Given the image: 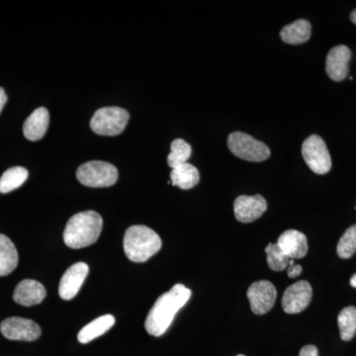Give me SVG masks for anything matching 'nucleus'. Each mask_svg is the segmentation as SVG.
Listing matches in <instances>:
<instances>
[{
	"instance_id": "obj_18",
	"label": "nucleus",
	"mask_w": 356,
	"mask_h": 356,
	"mask_svg": "<svg viewBox=\"0 0 356 356\" xmlns=\"http://www.w3.org/2000/svg\"><path fill=\"white\" fill-rule=\"evenodd\" d=\"M170 181L175 186L187 191L193 188L200 181V175L197 168L191 163H185L172 168L170 173Z\"/></svg>"
},
{
	"instance_id": "obj_11",
	"label": "nucleus",
	"mask_w": 356,
	"mask_h": 356,
	"mask_svg": "<svg viewBox=\"0 0 356 356\" xmlns=\"http://www.w3.org/2000/svg\"><path fill=\"white\" fill-rule=\"evenodd\" d=\"M266 209V200L259 194L254 196H238L234 203L236 219L245 224L261 218Z\"/></svg>"
},
{
	"instance_id": "obj_32",
	"label": "nucleus",
	"mask_w": 356,
	"mask_h": 356,
	"mask_svg": "<svg viewBox=\"0 0 356 356\" xmlns=\"http://www.w3.org/2000/svg\"><path fill=\"white\" fill-rule=\"evenodd\" d=\"M355 209H356V206H355Z\"/></svg>"
},
{
	"instance_id": "obj_28",
	"label": "nucleus",
	"mask_w": 356,
	"mask_h": 356,
	"mask_svg": "<svg viewBox=\"0 0 356 356\" xmlns=\"http://www.w3.org/2000/svg\"><path fill=\"white\" fill-rule=\"evenodd\" d=\"M7 102V96L6 91L2 88H0V112L3 109L4 105L6 104Z\"/></svg>"
},
{
	"instance_id": "obj_8",
	"label": "nucleus",
	"mask_w": 356,
	"mask_h": 356,
	"mask_svg": "<svg viewBox=\"0 0 356 356\" xmlns=\"http://www.w3.org/2000/svg\"><path fill=\"white\" fill-rule=\"evenodd\" d=\"M0 332L10 341H34L41 337V327L29 318L13 317L0 325Z\"/></svg>"
},
{
	"instance_id": "obj_2",
	"label": "nucleus",
	"mask_w": 356,
	"mask_h": 356,
	"mask_svg": "<svg viewBox=\"0 0 356 356\" xmlns=\"http://www.w3.org/2000/svg\"><path fill=\"white\" fill-rule=\"evenodd\" d=\"M102 228V217L95 211L77 213L67 222L64 232L65 243L74 250L89 247L97 242Z\"/></svg>"
},
{
	"instance_id": "obj_5",
	"label": "nucleus",
	"mask_w": 356,
	"mask_h": 356,
	"mask_svg": "<svg viewBox=\"0 0 356 356\" xmlns=\"http://www.w3.org/2000/svg\"><path fill=\"white\" fill-rule=\"evenodd\" d=\"M130 115L120 107H104L98 109L90 120L93 132L102 136L120 135L127 126Z\"/></svg>"
},
{
	"instance_id": "obj_6",
	"label": "nucleus",
	"mask_w": 356,
	"mask_h": 356,
	"mask_svg": "<svg viewBox=\"0 0 356 356\" xmlns=\"http://www.w3.org/2000/svg\"><path fill=\"white\" fill-rule=\"evenodd\" d=\"M228 147L236 156L248 161L259 163L270 156V149L264 143L243 132L229 134Z\"/></svg>"
},
{
	"instance_id": "obj_1",
	"label": "nucleus",
	"mask_w": 356,
	"mask_h": 356,
	"mask_svg": "<svg viewBox=\"0 0 356 356\" xmlns=\"http://www.w3.org/2000/svg\"><path fill=\"white\" fill-rule=\"evenodd\" d=\"M191 296V290L184 284L175 285L170 291L159 296L146 318L147 332L153 337L163 336Z\"/></svg>"
},
{
	"instance_id": "obj_29",
	"label": "nucleus",
	"mask_w": 356,
	"mask_h": 356,
	"mask_svg": "<svg viewBox=\"0 0 356 356\" xmlns=\"http://www.w3.org/2000/svg\"><path fill=\"white\" fill-rule=\"evenodd\" d=\"M350 283L351 287L356 288V273L350 278Z\"/></svg>"
},
{
	"instance_id": "obj_13",
	"label": "nucleus",
	"mask_w": 356,
	"mask_h": 356,
	"mask_svg": "<svg viewBox=\"0 0 356 356\" xmlns=\"http://www.w3.org/2000/svg\"><path fill=\"white\" fill-rule=\"evenodd\" d=\"M351 58V51L348 47L344 44L334 47L329 51L325 60V72L330 79L334 81H343L348 76L350 72V60Z\"/></svg>"
},
{
	"instance_id": "obj_23",
	"label": "nucleus",
	"mask_w": 356,
	"mask_h": 356,
	"mask_svg": "<svg viewBox=\"0 0 356 356\" xmlns=\"http://www.w3.org/2000/svg\"><path fill=\"white\" fill-rule=\"evenodd\" d=\"M170 149H172V152L168 154V163L172 168L186 163L191 156V146L184 140L177 139L173 140Z\"/></svg>"
},
{
	"instance_id": "obj_31",
	"label": "nucleus",
	"mask_w": 356,
	"mask_h": 356,
	"mask_svg": "<svg viewBox=\"0 0 356 356\" xmlns=\"http://www.w3.org/2000/svg\"><path fill=\"white\" fill-rule=\"evenodd\" d=\"M236 356H245V355H236Z\"/></svg>"
},
{
	"instance_id": "obj_17",
	"label": "nucleus",
	"mask_w": 356,
	"mask_h": 356,
	"mask_svg": "<svg viewBox=\"0 0 356 356\" xmlns=\"http://www.w3.org/2000/svg\"><path fill=\"white\" fill-rule=\"evenodd\" d=\"M311 23L306 19H299L284 26L281 29L280 38L286 44H304L311 38Z\"/></svg>"
},
{
	"instance_id": "obj_26",
	"label": "nucleus",
	"mask_w": 356,
	"mask_h": 356,
	"mask_svg": "<svg viewBox=\"0 0 356 356\" xmlns=\"http://www.w3.org/2000/svg\"><path fill=\"white\" fill-rule=\"evenodd\" d=\"M303 271V268L300 264H295L294 259L290 261L289 266L287 267V274L290 278L298 277Z\"/></svg>"
},
{
	"instance_id": "obj_16",
	"label": "nucleus",
	"mask_w": 356,
	"mask_h": 356,
	"mask_svg": "<svg viewBox=\"0 0 356 356\" xmlns=\"http://www.w3.org/2000/svg\"><path fill=\"white\" fill-rule=\"evenodd\" d=\"M50 123V115L44 107H39L24 122L23 133L26 139L36 142L46 135Z\"/></svg>"
},
{
	"instance_id": "obj_3",
	"label": "nucleus",
	"mask_w": 356,
	"mask_h": 356,
	"mask_svg": "<svg viewBox=\"0 0 356 356\" xmlns=\"http://www.w3.org/2000/svg\"><path fill=\"white\" fill-rule=\"evenodd\" d=\"M124 252L131 261L145 262L158 254L161 240L158 234L147 226L130 227L124 236Z\"/></svg>"
},
{
	"instance_id": "obj_19",
	"label": "nucleus",
	"mask_w": 356,
	"mask_h": 356,
	"mask_svg": "<svg viewBox=\"0 0 356 356\" xmlns=\"http://www.w3.org/2000/svg\"><path fill=\"white\" fill-rule=\"evenodd\" d=\"M115 324V318L112 315H104L95 318L81 330L77 334V339L81 343H88L98 337L108 332Z\"/></svg>"
},
{
	"instance_id": "obj_30",
	"label": "nucleus",
	"mask_w": 356,
	"mask_h": 356,
	"mask_svg": "<svg viewBox=\"0 0 356 356\" xmlns=\"http://www.w3.org/2000/svg\"><path fill=\"white\" fill-rule=\"evenodd\" d=\"M350 20L351 22L353 23V24L356 25V9L353 11V13H350Z\"/></svg>"
},
{
	"instance_id": "obj_12",
	"label": "nucleus",
	"mask_w": 356,
	"mask_h": 356,
	"mask_svg": "<svg viewBox=\"0 0 356 356\" xmlns=\"http://www.w3.org/2000/svg\"><path fill=\"white\" fill-rule=\"evenodd\" d=\"M89 267L84 262L72 264L65 271L60 280L58 294L64 300H72L79 292L84 280L88 277Z\"/></svg>"
},
{
	"instance_id": "obj_15",
	"label": "nucleus",
	"mask_w": 356,
	"mask_h": 356,
	"mask_svg": "<svg viewBox=\"0 0 356 356\" xmlns=\"http://www.w3.org/2000/svg\"><path fill=\"white\" fill-rule=\"evenodd\" d=\"M277 245L292 259H303L308 252L306 236L296 229H288L281 234Z\"/></svg>"
},
{
	"instance_id": "obj_25",
	"label": "nucleus",
	"mask_w": 356,
	"mask_h": 356,
	"mask_svg": "<svg viewBox=\"0 0 356 356\" xmlns=\"http://www.w3.org/2000/svg\"><path fill=\"white\" fill-rule=\"evenodd\" d=\"M337 255L341 259H350L356 252V225L350 227L339 238L337 247Z\"/></svg>"
},
{
	"instance_id": "obj_4",
	"label": "nucleus",
	"mask_w": 356,
	"mask_h": 356,
	"mask_svg": "<svg viewBox=\"0 0 356 356\" xmlns=\"http://www.w3.org/2000/svg\"><path fill=\"white\" fill-rule=\"evenodd\" d=\"M116 166L106 161H91L77 168L76 177L81 184L88 187H109L118 180Z\"/></svg>"
},
{
	"instance_id": "obj_7",
	"label": "nucleus",
	"mask_w": 356,
	"mask_h": 356,
	"mask_svg": "<svg viewBox=\"0 0 356 356\" xmlns=\"http://www.w3.org/2000/svg\"><path fill=\"white\" fill-rule=\"evenodd\" d=\"M302 156L312 172L325 175L331 170V154L325 140L320 136L312 135L304 140Z\"/></svg>"
},
{
	"instance_id": "obj_21",
	"label": "nucleus",
	"mask_w": 356,
	"mask_h": 356,
	"mask_svg": "<svg viewBox=\"0 0 356 356\" xmlns=\"http://www.w3.org/2000/svg\"><path fill=\"white\" fill-rule=\"evenodd\" d=\"M28 178V170L21 166L9 168L0 177V193L9 192L19 188Z\"/></svg>"
},
{
	"instance_id": "obj_24",
	"label": "nucleus",
	"mask_w": 356,
	"mask_h": 356,
	"mask_svg": "<svg viewBox=\"0 0 356 356\" xmlns=\"http://www.w3.org/2000/svg\"><path fill=\"white\" fill-rule=\"evenodd\" d=\"M267 264L273 271H282L289 266L292 259L280 248L277 243H269L266 248Z\"/></svg>"
},
{
	"instance_id": "obj_22",
	"label": "nucleus",
	"mask_w": 356,
	"mask_h": 356,
	"mask_svg": "<svg viewBox=\"0 0 356 356\" xmlns=\"http://www.w3.org/2000/svg\"><path fill=\"white\" fill-rule=\"evenodd\" d=\"M341 339L344 341H350L356 336V308L348 306L339 312L337 317Z\"/></svg>"
},
{
	"instance_id": "obj_9",
	"label": "nucleus",
	"mask_w": 356,
	"mask_h": 356,
	"mask_svg": "<svg viewBox=\"0 0 356 356\" xmlns=\"http://www.w3.org/2000/svg\"><path fill=\"white\" fill-rule=\"evenodd\" d=\"M250 309L255 315H264L273 308L277 298V291L273 283L266 280L257 281L248 289Z\"/></svg>"
},
{
	"instance_id": "obj_14",
	"label": "nucleus",
	"mask_w": 356,
	"mask_h": 356,
	"mask_svg": "<svg viewBox=\"0 0 356 356\" xmlns=\"http://www.w3.org/2000/svg\"><path fill=\"white\" fill-rule=\"evenodd\" d=\"M46 295V288L43 284L36 280H25L16 286L13 299L21 306L30 307L42 303Z\"/></svg>"
},
{
	"instance_id": "obj_20",
	"label": "nucleus",
	"mask_w": 356,
	"mask_h": 356,
	"mask_svg": "<svg viewBox=\"0 0 356 356\" xmlns=\"http://www.w3.org/2000/svg\"><path fill=\"white\" fill-rule=\"evenodd\" d=\"M18 252L13 241L0 234V276H6L15 270Z\"/></svg>"
},
{
	"instance_id": "obj_10",
	"label": "nucleus",
	"mask_w": 356,
	"mask_h": 356,
	"mask_svg": "<svg viewBox=\"0 0 356 356\" xmlns=\"http://www.w3.org/2000/svg\"><path fill=\"white\" fill-rule=\"evenodd\" d=\"M313 289L308 281L302 280L294 283L285 290L282 298V308L285 313H301L310 305Z\"/></svg>"
},
{
	"instance_id": "obj_27",
	"label": "nucleus",
	"mask_w": 356,
	"mask_h": 356,
	"mask_svg": "<svg viewBox=\"0 0 356 356\" xmlns=\"http://www.w3.org/2000/svg\"><path fill=\"white\" fill-rule=\"evenodd\" d=\"M299 356H318V348L315 346H305L300 350Z\"/></svg>"
}]
</instances>
